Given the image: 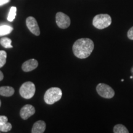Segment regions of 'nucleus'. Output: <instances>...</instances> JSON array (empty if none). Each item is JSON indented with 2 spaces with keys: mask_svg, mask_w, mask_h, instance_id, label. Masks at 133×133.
<instances>
[{
  "mask_svg": "<svg viewBox=\"0 0 133 133\" xmlns=\"http://www.w3.org/2000/svg\"><path fill=\"white\" fill-rule=\"evenodd\" d=\"M94 42L89 38H80L74 43L73 52L79 59H86L90 56L94 50Z\"/></svg>",
  "mask_w": 133,
  "mask_h": 133,
  "instance_id": "nucleus-1",
  "label": "nucleus"
},
{
  "mask_svg": "<svg viewBox=\"0 0 133 133\" xmlns=\"http://www.w3.org/2000/svg\"><path fill=\"white\" fill-rule=\"evenodd\" d=\"M62 96V90L59 88H51L48 89L44 96V100L46 104L52 105L59 101Z\"/></svg>",
  "mask_w": 133,
  "mask_h": 133,
  "instance_id": "nucleus-2",
  "label": "nucleus"
},
{
  "mask_svg": "<svg viewBox=\"0 0 133 133\" xmlns=\"http://www.w3.org/2000/svg\"><path fill=\"white\" fill-rule=\"evenodd\" d=\"M112 24V18L107 14H98L94 17L92 21V25L97 29H104Z\"/></svg>",
  "mask_w": 133,
  "mask_h": 133,
  "instance_id": "nucleus-3",
  "label": "nucleus"
},
{
  "mask_svg": "<svg viewBox=\"0 0 133 133\" xmlns=\"http://www.w3.org/2000/svg\"><path fill=\"white\" fill-rule=\"evenodd\" d=\"M35 86L31 81L24 83L20 88L19 93L23 98L26 99H31L35 93Z\"/></svg>",
  "mask_w": 133,
  "mask_h": 133,
  "instance_id": "nucleus-4",
  "label": "nucleus"
},
{
  "mask_svg": "<svg viewBox=\"0 0 133 133\" xmlns=\"http://www.w3.org/2000/svg\"><path fill=\"white\" fill-rule=\"evenodd\" d=\"M96 91L99 96L105 99H111L115 96L114 89L104 83H99L96 87Z\"/></svg>",
  "mask_w": 133,
  "mask_h": 133,
  "instance_id": "nucleus-5",
  "label": "nucleus"
},
{
  "mask_svg": "<svg viewBox=\"0 0 133 133\" xmlns=\"http://www.w3.org/2000/svg\"><path fill=\"white\" fill-rule=\"evenodd\" d=\"M56 21L57 26L62 29H65L69 27L71 22L69 17L61 12H59L56 14Z\"/></svg>",
  "mask_w": 133,
  "mask_h": 133,
  "instance_id": "nucleus-6",
  "label": "nucleus"
},
{
  "mask_svg": "<svg viewBox=\"0 0 133 133\" xmlns=\"http://www.w3.org/2000/svg\"><path fill=\"white\" fill-rule=\"evenodd\" d=\"M26 25L28 29L33 35L36 36H39L40 35L39 26L36 20L33 17H29L26 19Z\"/></svg>",
  "mask_w": 133,
  "mask_h": 133,
  "instance_id": "nucleus-7",
  "label": "nucleus"
},
{
  "mask_svg": "<svg viewBox=\"0 0 133 133\" xmlns=\"http://www.w3.org/2000/svg\"><path fill=\"white\" fill-rule=\"evenodd\" d=\"M35 109L33 105L30 104H26L22 108L20 111V115L23 119H27L31 116L35 114Z\"/></svg>",
  "mask_w": 133,
  "mask_h": 133,
  "instance_id": "nucleus-8",
  "label": "nucleus"
},
{
  "mask_svg": "<svg viewBox=\"0 0 133 133\" xmlns=\"http://www.w3.org/2000/svg\"><path fill=\"white\" fill-rule=\"evenodd\" d=\"M38 65V61L35 59H30L25 62L22 65V69L25 72H29L37 68Z\"/></svg>",
  "mask_w": 133,
  "mask_h": 133,
  "instance_id": "nucleus-9",
  "label": "nucleus"
},
{
  "mask_svg": "<svg viewBox=\"0 0 133 133\" xmlns=\"http://www.w3.org/2000/svg\"><path fill=\"white\" fill-rule=\"evenodd\" d=\"M46 129V123L44 121L39 120L33 124L31 132L32 133H43Z\"/></svg>",
  "mask_w": 133,
  "mask_h": 133,
  "instance_id": "nucleus-10",
  "label": "nucleus"
},
{
  "mask_svg": "<svg viewBox=\"0 0 133 133\" xmlns=\"http://www.w3.org/2000/svg\"><path fill=\"white\" fill-rule=\"evenodd\" d=\"M14 89L11 86H2L0 88V95L5 97H10L14 94Z\"/></svg>",
  "mask_w": 133,
  "mask_h": 133,
  "instance_id": "nucleus-11",
  "label": "nucleus"
},
{
  "mask_svg": "<svg viewBox=\"0 0 133 133\" xmlns=\"http://www.w3.org/2000/svg\"><path fill=\"white\" fill-rule=\"evenodd\" d=\"M13 27L8 25H2L0 26V36L9 35L12 32Z\"/></svg>",
  "mask_w": 133,
  "mask_h": 133,
  "instance_id": "nucleus-12",
  "label": "nucleus"
},
{
  "mask_svg": "<svg viewBox=\"0 0 133 133\" xmlns=\"http://www.w3.org/2000/svg\"><path fill=\"white\" fill-rule=\"evenodd\" d=\"M114 133H128L129 131L124 125L121 124H116L114 128Z\"/></svg>",
  "mask_w": 133,
  "mask_h": 133,
  "instance_id": "nucleus-13",
  "label": "nucleus"
},
{
  "mask_svg": "<svg viewBox=\"0 0 133 133\" xmlns=\"http://www.w3.org/2000/svg\"><path fill=\"white\" fill-rule=\"evenodd\" d=\"M11 39L6 37L2 38L0 39V44L5 48H12V46L11 44Z\"/></svg>",
  "mask_w": 133,
  "mask_h": 133,
  "instance_id": "nucleus-14",
  "label": "nucleus"
},
{
  "mask_svg": "<svg viewBox=\"0 0 133 133\" xmlns=\"http://www.w3.org/2000/svg\"><path fill=\"white\" fill-rule=\"evenodd\" d=\"M17 8L15 6H12L9 10V14L8 16V20L9 22H12L15 19L16 16Z\"/></svg>",
  "mask_w": 133,
  "mask_h": 133,
  "instance_id": "nucleus-15",
  "label": "nucleus"
},
{
  "mask_svg": "<svg viewBox=\"0 0 133 133\" xmlns=\"http://www.w3.org/2000/svg\"><path fill=\"white\" fill-rule=\"evenodd\" d=\"M11 129H12V125L10 123L6 122L5 123L0 124V131L1 132H7L8 131H11Z\"/></svg>",
  "mask_w": 133,
  "mask_h": 133,
  "instance_id": "nucleus-16",
  "label": "nucleus"
},
{
  "mask_svg": "<svg viewBox=\"0 0 133 133\" xmlns=\"http://www.w3.org/2000/svg\"><path fill=\"white\" fill-rule=\"evenodd\" d=\"M7 54L4 51H0V68L3 66L6 62Z\"/></svg>",
  "mask_w": 133,
  "mask_h": 133,
  "instance_id": "nucleus-17",
  "label": "nucleus"
},
{
  "mask_svg": "<svg viewBox=\"0 0 133 133\" xmlns=\"http://www.w3.org/2000/svg\"><path fill=\"white\" fill-rule=\"evenodd\" d=\"M127 36L129 39L133 40V26H132V27L128 31Z\"/></svg>",
  "mask_w": 133,
  "mask_h": 133,
  "instance_id": "nucleus-18",
  "label": "nucleus"
},
{
  "mask_svg": "<svg viewBox=\"0 0 133 133\" xmlns=\"http://www.w3.org/2000/svg\"><path fill=\"white\" fill-rule=\"evenodd\" d=\"M8 119L6 116L0 115V124H2L8 122Z\"/></svg>",
  "mask_w": 133,
  "mask_h": 133,
  "instance_id": "nucleus-19",
  "label": "nucleus"
},
{
  "mask_svg": "<svg viewBox=\"0 0 133 133\" xmlns=\"http://www.w3.org/2000/svg\"><path fill=\"white\" fill-rule=\"evenodd\" d=\"M10 1V0H0V6H2L3 5L7 4Z\"/></svg>",
  "mask_w": 133,
  "mask_h": 133,
  "instance_id": "nucleus-20",
  "label": "nucleus"
},
{
  "mask_svg": "<svg viewBox=\"0 0 133 133\" xmlns=\"http://www.w3.org/2000/svg\"><path fill=\"white\" fill-rule=\"evenodd\" d=\"M3 78H4V75H3L2 71H0V81L3 80Z\"/></svg>",
  "mask_w": 133,
  "mask_h": 133,
  "instance_id": "nucleus-21",
  "label": "nucleus"
},
{
  "mask_svg": "<svg viewBox=\"0 0 133 133\" xmlns=\"http://www.w3.org/2000/svg\"><path fill=\"white\" fill-rule=\"evenodd\" d=\"M131 74H132V75H133V66H132V68H131Z\"/></svg>",
  "mask_w": 133,
  "mask_h": 133,
  "instance_id": "nucleus-22",
  "label": "nucleus"
},
{
  "mask_svg": "<svg viewBox=\"0 0 133 133\" xmlns=\"http://www.w3.org/2000/svg\"><path fill=\"white\" fill-rule=\"evenodd\" d=\"M1 100H0V107H1Z\"/></svg>",
  "mask_w": 133,
  "mask_h": 133,
  "instance_id": "nucleus-23",
  "label": "nucleus"
},
{
  "mask_svg": "<svg viewBox=\"0 0 133 133\" xmlns=\"http://www.w3.org/2000/svg\"><path fill=\"white\" fill-rule=\"evenodd\" d=\"M130 78H131V79L132 78V76H130Z\"/></svg>",
  "mask_w": 133,
  "mask_h": 133,
  "instance_id": "nucleus-24",
  "label": "nucleus"
},
{
  "mask_svg": "<svg viewBox=\"0 0 133 133\" xmlns=\"http://www.w3.org/2000/svg\"><path fill=\"white\" fill-rule=\"evenodd\" d=\"M132 78H133V75H132Z\"/></svg>",
  "mask_w": 133,
  "mask_h": 133,
  "instance_id": "nucleus-25",
  "label": "nucleus"
}]
</instances>
